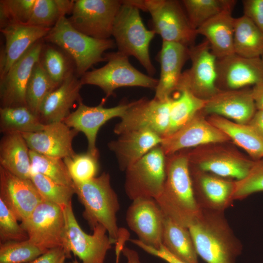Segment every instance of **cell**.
Segmentation results:
<instances>
[{"label": "cell", "mask_w": 263, "mask_h": 263, "mask_svg": "<svg viewBox=\"0 0 263 263\" xmlns=\"http://www.w3.org/2000/svg\"><path fill=\"white\" fill-rule=\"evenodd\" d=\"M166 156L160 145L148 152L126 171L125 190L131 200L156 199L165 183Z\"/></svg>", "instance_id": "9"}, {"label": "cell", "mask_w": 263, "mask_h": 263, "mask_svg": "<svg viewBox=\"0 0 263 263\" xmlns=\"http://www.w3.org/2000/svg\"><path fill=\"white\" fill-rule=\"evenodd\" d=\"M162 244L173 255L187 263H199L188 228L165 217Z\"/></svg>", "instance_id": "31"}, {"label": "cell", "mask_w": 263, "mask_h": 263, "mask_svg": "<svg viewBox=\"0 0 263 263\" xmlns=\"http://www.w3.org/2000/svg\"><path fill=\"white\" fill-rule=\"evenodd\" d=\"M248 124L263 137V110H257Z\"/></svg>", "instance_id": "50"}, {"label": "cell", "mask_w": 263, "mask_h": 263, "mask_svg": "<svg viewBox=\"0 0 263 263\" xmlns=\"http://www.w3.org/2000/svg\"><path fill=\"white\" fill-rule=\"evenodd\" d=\"M229 139L225 133L198 113L176 132L162 137L160 145L167 156L186 148L222 143Z\"/></svg>", "instance_id": "18"}, {"label": "cell", "mask_w": 263, "mask_h": 263, "mask_svg": "<svg viewBox=\"0 0 263 263\" xmlns=\"http://www.w3.org/2000/svg\"><path fill=\"white\" fill-rule=\"evenodd\" d=\"M171 102L170 97L164 100L143 97L131 102L115 126L114 132L120 135L132 131L149 130L164 137L169 127Z\"/></svg>", "instance_id": "12"}, {"label": "cell", "mask_w": 263, "mask_h": 263, "mask_svg": "<svg viewBox=\"0 0 263 263\" xmlns=\"http://www.w3.org/2000/svg\"><path fill=\"white\" fill-rule=\"evenodd\" d=\"M75 194L83 205L84 218L92 230L98 225L106 229L113 244H115L121 233L116 215L120 209L117 196L111 186L110 176L103 172L90 180L73 182Z\"/></svg>", "instance_id": "3"}, {"label": "cell", "mask_w": 263, "mask_h": 263, "mask_svg": "<svg viewBox=\"0 0 263 263\" xmlns=\"http://www.w3.org/2000/svg\"><path fill=\"white\" fill-rule=\"evenodd\" d=\"M198 256L207 263H236L243 245L224 212L201 209L188 227Z\"/></svg>", "instance_id": "2"}, {"label": "cell", "mask_w": 263, "mask_h": 263, "mask_svg": "<svg viewBox=\"0 0 263 263\" xmlns=\"http://www.w3.org/2000/svg\"><path fill=\"white\" fill-rule=\"evenodd\" d=\"M251 94L257 110H263V83L253 86Z\"/></svg>", "instance_id": "49"}, {"label": "cell", "mask_w": 263, "mask_h": 263, "mask_svg": "<svg viewBox=\"0 0 263 263\" xmlns=\"http://www.w3.org/2000/svg\"><path fill=\"white\" fill-rule=\"evenodd\" d=\"M189 59V47L180 43L162 41L157 55L160 65V75L156 87L154 98L164 100L177 91L182 69Z\"/></svg>", "instance_id": "23"}, {"label": "cell", "mask_w": 263, "mask_h": 263, "mask_svg": "<svg viewBox=\"0 0 263 263\" xmlns=\"http://www.w3.org/2000/svg\"><path fill=\"white\" fill-rule=\"evenodd\" d=\"M203 110L244 124L249 122L257 111L251 89L220 91L207 100Z\"/></svg>", "instance_id": "25"}, {"label": "cell", "mask_w": 263, "mask_h": 263, "mask_svg": "<svg viewBox=\"0 0 263 263\" xmlns=\"http://www.w3.org/2000/svg\"><path fill=\"white\" fill-rule=\"evenodd\" d=\"M44 38L61 47L73 57L76 73L81 76L94 65L106 60L104 53L116 47L113 39H97L78 31L65 16L59 18Z\"/></svg>", "instance_id": "5"}, {"label": "cell", "mask_w": 263, "mask_h": 263, "mask_svg": "<svg viewBox=\"0 0 263 263\" xmlns=\"http://www.w3.org/2000/svg\"><path fill=\"white\" fill-rule=\"evenodd\" d=\"M51 28L12 24L0 29L5 40L0 53V78L35 43L45 38Z\"/></svg>", "instance_id": "22"}, {"label": "cell", "mask_w": 263, "mask_h": 263, "mask_svg": "<svg viewBox=\"0 0 263 263\" xmlns=\"http://www.w3.org/2000/svg\"><path fill=\"white\" fill-rule=\"evenodd\" d=\"M41 62L51 79L58 87L70 72L63 54L52 47L46 49Z\"/></svg>", "instance_id": "45"}, {"label": "cell", "mask_w": 263, "mask_h": 263, "mask_svg": "<svg viewBox=\"0 0 263 263\" xmlns=\"http://www.w3.org/2000/svg\"><path fill=\"white\" fill-rule=\"evenodd\" d=\"M166 171L162 191L155 200L166 217L188 228L201 211L194 194L188 155L166 156Z\"/></svg>", "instance_id": "1"}, {"label": "cell", "mask_w": 263, "mask_h": 263, "mask_svg": "<svg viewBox=\"0 0 263 263\" xmlns=\"http://www.w3.org/2000/svg\"><path fill=\"white\" fill-rule=\"evenodd\" d=\"M254 162V160L227 154L213 155L196 161L189 160V163H195V167L201 170L223 178H235L236 181L242 180L247 175Z\"/></svg>", "instance_id": "30"}, {"label": "cell", "mask_w": 263, "mask_h": 263, "mask_svg": "<svg viewBox=\"0 0 263 263\" xmlns=\"http://www.w3.org/2000/svg\"><path fill=\"white\" fill-rule=\"evenodd\" d=\"M122 253L127 260V263H141L137 252L127 247H124Z\"/></svg>", "instance_id": "52"}, {"label": "cell", "mask_w": 263, "mask_h": 263, "mask_svg": "<svg viewBox=\"0 0 263 263\" xmlns=\"http://www.w3.org/2000/svg\"><path fill=\"white\" fill-rule=\"evenodd\" d=\"M47 251L28 239L0 243V263H30Z\"/></svg>", "instance_id": "39"}, {"label": "cell", "mask_w": 263, "mask_h": 263, "mask_svg": "<svg viewBox=\"0 0 263 263\" xmlns=\"http://www.w3.org/2000/svg\"><path fill=\"white\" fill-rule=\"evenodd\" d=\"M165 216L156 200L140 198L132 200L126 215L129 228L142 243L159 248L162 245Z\"/></svg>", "instance_id": "14"}, {"label": "cell", "mask_w": 263, "mask_h": 263, "mask_svg": "<svg viewBox=\"0 0 263 263\" xmlns=\"http://www.w3.org/2000/svg\"><path fill=\"white\" fill-rule=\"evenodd\" d=\"M40 40L32 45L0 78L1 107L26 106V90L35 64L40 58Z\"/></svg>", "instance_id": "15"}, {"label": "cell", "mask_w": 263, "mask_h": 263, "mask_svg": "<svg viewBox=\"0 0 263 263\" xmlns=\"http://www.w3.org/2000/svg\"><path fill=\"white\" fill-rule=\"evenodd\" d=\"M98 158L87 151L63 160L73 182H83L96 177L99 170Z\"/></svg>", "instance_id": "40"}, {"label": "cell", "mask_w": 263, "mask_h": 263, "mask_svg": "<svg viewBox=\"0 0 263 263\" xmlns=\"http://www.w3.org/2000/svg\"><path fill=\"white\" fill-rule=\"evenodd\" d=\"M57 7L61 17L65 16L67 14L72 13L75 0H54Z\"/></svg>", "instance_id": "51"}, {"label": "cell", "mask_w": 263, "mask_h": 263, "mask_svg": "<svg viewBox=\"0 0 263 263\" xmlns=\"http://www.w3.org/2000/svg\"><path fill=\"white\" fill-rule=\"evenodd\" d=\"M60 17L54 0H36L26 24L51 28Z\"/></svg>", "instance_id": "44"}, {"label": "cell", "mask_w": 263, "mask_h": 263, "mask_svg": "<svg viewBox=\"0 0 263 263\" xmlns=\"http://www.w3.org/2000/svg\"><path fill=\"white\" fill-rule=\"evenodd\" d=\"M140 10L132 0H123L114 20L112 36L117 51L135 57L151 76L156 70L151 61L149 46L155 33L145 27Z\"/></svg>", "instance_id": "4"}, {"label": "cell", "mask_w": 263, "mask_h": 263, "mask_svg": "<svg viewBox=\"0 0 263 263\" xmlns=\"http://www.w3.org/2000/svg\"><path fill=\"white\" fill-rule=\"evenodd\" d=\"M178 91L177 97H171L169 127L164 137L171 135L186 124L204 109L208 100L199 98L187 90Z\"/></svg>", "instance_id": "34"}, {"label": "cell", "mask_w": 263, "mask_h": 263, "mask_svg": "<svg viewBox=\"0 0 263 263\" xmlns=\"http://www.w3.org/2000/svg\"><path fill=\"white\" fill-rule=\"evenodd\" d=\"M234 50L247 58L263 55V32L244 15L234 19Z\"/></svg>", "instance_id": "32"}, {"label": "cell", "mask_w": 263, "mask_h": 263, "mask_svg": "<svg viewBox=\"0 0 263 263\" xmlns=\"http://www.w3.org/2000/svg\"><path fill=\"white\" fill-rule=\"evenodd\" d=\"M29 153L31 175L40 173L56 183L74 187L73 181L63 159L45 155L30 150Z\"/></svg>", "instance_id": "37"}, {"label": "cell", "mask_w": 263, "mask_h": 263, "mask_svg": "<svg viewBox=\"0 0 263 263\" xmlns=\"http://www.w3.org/2000/svg\"><path fill=\"white\" fill-rule=\"evenodd\" d=\"M65 228L62 247L68 258L71 253L82 263H104L107 252L113 244L106 229L98 225L92 234L85 232L79 225L74 213L72 204L63 208Z\"/></svg>", "instance_id": "8"}, {"label": "cell", "mask_w": 263, "mask_h": 263, "mask_svg": "<svg viewBox=\"0 0 263 263\" xmlns=\"http://www.w3.org/2000/svg\"><path fill=\"white\" fill-rule=\"evenodd\" d=\"M263 191V158L254 161L247 175L235 181L233 192V200H242L251 194Z\"/></svg>", "instance_id": "42"}, {"label": "cell", "mask_w": 263, "mask_h": 263, "mask_svg": "<svg viewBox=\"0 0 263 263\" xmlns=\"http://www.w3.org/2000/svg\"><path fill=\"white\" fill-rule=\"evenodd\" d=\"M232 10L226 9L222 11L196 30L197 35L206 38L212 53L217 59L235 54V18L232 16Z\"/></svg>", "instance_id": "27"}, {"label": "cell", "mask_w": 263, "mask_h": 263, "mask_svg": "<svg viewBox=\"0 0 263 263\" xmlns=\"http://www.w3.org/2000/svg\"><path fill=\"white\" fill-rule=\"evenodd\" d=\"M13 212L0 199V243L28 239L27 232Z\"/></svg>", "instance_id": "43"}, {"label": "cell", "mask_w": 263, "mask_h": 263, "mask_svg": "<svg viewBox=\"0 0 263 263\" xmlns=\"http://www.w3.org/2000/svg\"><path fill=\"white\" fill-rule=\"evenodd\" d=\"M20 225L36 245L47 250L62 247L65 218L62 207L43 200Z\"/></svg>", "instance_id": "13"}, {"label": "cell", "mask_w": 263, "mask_h": 263, "mask_svg": "<svg viewBox=\"0 0 263 263\" xmlns=\"http://www.w3.org/2000/svg\"><path fill=\"white\" fill-rule=\"evenodd\" d=\"M130 241L148 253L159 258L168 263H187L171 254L163 244L159 248H155L142 243L138 239H131Z\"/></svg>", "instance_id": "47"}, {"label": "cell", "mask_w": 263, "mask_h": 263, "mask_svg": "<svg viewBox=\"0 0 263 263\" xmlns=\"http://www.w3.org/2000/svg\"><path fill=\"white\" fill-rule=\"evenodd\" d=\"M162 137L149 130L123 133L108 144L114 152L121 170L126 171L154 147L160 145Z\"/></svg>", "instance_id": "26"}, {"label": "cell", "mask_w": 263, "mask_h": 263, "mask_svg": "<svg viewBox=\"0 0 263 263\" xmlns=\"http://www.w3.org/2000/svg\"><path fill=\"white\" fill-rule=\"evenodd\" d=\"M194 196L201 209L225 212L233 202L235 181L189 167Z\"/></svg>", "instance_id": "19"}, {"label": "cell", "mask_w": 263, "mask_h": 263, "mask_svg": "<svg viewBox=\"0 0 263 263\" xmlns=\"http://www.w3.org/2000/svg\"><path fill=\"white\" fill-rule=\"evenodd\" d=\"M31 180L43 200L62 208L72 203L74 187L59 184L40 173H33Z\"/></svg>", "instance_id": "38"}, {"label": "cell", "mask_w": 263, "mask_h": 263, "mask_svg": "<svg viewBox=\"0 0 263 263\" xmlns=\"http://www.w3.org/2000/svg\"><path fill=\"white\" fill-rule=\"evenodd\" d=\"M217 73L219 90L220 87L221 91L244 89L263 83V60L233 54L217 59Z\"/></svg>", "instance_id": "17"}, {"label": "cell", "mask_w": 263, "mask_h": 263, "mask_svg": "<svg viewBox=\"0 0 263 263\" xmlns=\"http://www.w3.org/2000/svg\"><path fill=\"white\" fill-rule=\"evenodd\" d=\"M29 150L20 133H4L0 142V166L16 176L30 179Z\"/></svg>", "instance_id": "28"}, {"label": "cell", "mask_w": 263, "mask_h": 263, "mask_svg": "<svg viewBox=\"0 0 263 263\" xmlns=\"http://www.w3.org/2000/svg\"><path fill=\"white\" fill-rule=\"evenodd\" d=\"M140 10L150 15L152 30L163 41L175 42L190 47L194 45L196 30L191 26L185 11L176 0H132Z\"/></svg>", "instance_id": "7"}, {"label": "cell", "mask_w": 263, "mask_h": 263, "mask_svg": "<svg viewBox=\"0 0 263 263\" xmlns=\"http://www.w3.org/2000/svg\"><path fill=\"white\" fill-rule=\"evenodd\" d=\"M261 57H262V59L263 60V55Z\"/></svg>", "instance_id": "55"}, {"label": "cell", "mask_w": 263, "mask_h": 263, "mask_svg": "<svg viewBox=\"0 0 263 263\" xmlns=\"http://www.w3.org/2000/svg\"><path fill=\"white\" fill-rule=\"evenodd\" d=\"M57 87L48 75L39 60L35 64L27 85V106L38 116L40 107L45 98Z\"/></svg>", "instance_id": "36"}, {"label": "cell", "mask_w": 263, "mask_h": 263, "mask_svg": "<svg viewBox=\"0 0 263 263\" xmlns=\"http://www.w3.org/2000/svg\"><path fill=\"white\" fill-rule=\"evenodd\" d=\"M123 2L119 0H75L72 15L68 19L75 29L87 36L109 39Z\"/></svg>", "instance_id": "11"}, {"label": "cell", "mask_w": 263, "mask_h": 263, "mask_svg": "<svg viewBox=\"0 0 263 263\" xmlns=\"http://www.w3.org/2000/svg\"><path fill=\"white\" fill-rule=\"evenodd\" d=\"M80 80L69 72L62 83L50 92L42 102L38 116L43 124L63 122L71 113L75 102L82 101Z\"/></svg>", "instance_id": "24"}, {"label": "cell", "mask_w": 263, "mask_h": 263, "mask_svg": "<svg viewBox=\"0 0 263 263\" xmlns=\"http://www.w3.org/2000/svg\"><path fill=\"white\" fill-rule=\"evenodd\" d=\"M45 127L38 116L26 106L0 108V131L3 134L35 132Z\"/></svg>", "instance_id": "33"}, {"label": "cell", "mask_w": 263, "mask_h": 263, "mask_svg": "<svg viewBox=\"0 0 263 263\" xmlns=\"http://www.w3.org/2000/svg\"><path fill=\"white\" fill-rule=\"evenodd\" d=\"M189 56L191 67L182 72L177 91L187 90L208 100L220 91L217 86V58L206 39L189 47Z\"/></svg>", "instance_id": "10"}, {"label": "cell", "mask_w": 263, "mask_h": 263, "mask_svg": "<svg viewBox=\"0 0 263 263\" xmlns=\"http://www.w3.org/2000/svg\"><path fill=\"white\" fill-rule=\"evenodd\" d=\"M189 23L196 30L206 22L226 9H233L234 0H183Z\"/></svg>", "instance_id": "35"}, {"label": "cell", "mask_w": 263, "mask_h": 263, "mask_svg": "<svg viewBox=\"0 0 263 263\" xmlns=\"http://www.w3.org/2000/svg\"><path fill=\"white\" fill-rule=\"evenodd\" d=\"M209 122L257 161L263 158V137L248 124H240L213 114Z\"/></svg>", "instance_id": "29"}, {"label": "cell", "mask_w": 263, "mask_h": 263, "mask_svg": "<svg viewBox=\"0 0 263 263\" xmlns=\"http://www.w3.org/2000/svg\"><path fill=\"white\" fill-rule=\"evenodd\" d=\"M120 254H115L116 256V263H120L119 259H120Z\"/></svg>", "instance_id": "53"}, {"label": "cell", "mask_w": 263, "mask_h": 263, "mask_svg": "<svg viewBox=\"0 0 263 263\" xmlns=\"http://www.w3.org/2000/svg\"><path fill=\"white\" fill-rule=\"evenodd\" d=\"M105 101V98L103 99L96 106H88L81 101L77 109L63 121L71 128L85 134L88 142L87 152L98 157L99 153L96 141L99 130L112 118L121 117L130 105L123 101L116 106L106 108L104 106Z\"/></svg>", "instance_id": "16"}, {"label": "cell", "mask_w": 263, "mask_h": 263, "mask_svg": "<svg viewBox=\"0 0 263 263\" xmlns=\"http://www.w3.org/2000/svg\"><path fill=\"white\" fill-rule=\"evenodd\" d=\"M107 63L103 67L88 71L82 76L83 85L99 87L106 97L113 94L114 91L122 87H141L155 89L158 79L146 75L135 68L129 56L117 51L105 55Z\"/></svg>", "instance_id": "6"}, {"label": "cell", "mask_w": 263, "mask_h": 263, "mask_svg": "<svg viewBox=\"0 0 263 263\" xmlns=\"http://www.w3.org/2000/svg\"><path fill=\"white\" fill-rule=\"evenodd\" d=\"M78 132L63 122L46 124L40 131L20 133L29 150L55 158H64L75 155L73 141Z\"/></svg>", "instance_id": "21"}, {"label": "cell", "mask_w": 263, "mask_h": 263, "mask_svg": "<svg viewBox=\"0 0 263 263\" xmlns=\"http://www.w3.org/2000/svg\"><path fill=\"white\" fill-rule=\"evenodd\" d=\"M80 263L79 262H78L76 259H75L74 261H73L72 263Z\"/></svg>", "instance_id": "54"}, {"label": "cell", "mask_w": 263, "mask_h": 263, "mask_svg": "<svg viewBox=\"0 0 263 263\" xmlns=\"http://www.w3.org/2000/svg\"><path fill=\"white\" fill-rule=\"evenodd\" d=\"M244 16L263 32V0L242 1Z\"/></svg>", "instance_id": "46"}, {"label": "cell", "mask_w": 263, "mask_h": 263, "mask_svg": "<svg viewBox=\"0 0 263 263\" xmlns=\"http://www.w3.org/2000/svg\"><path fill=\"white\" fill-rule=\"evenodd\" d=\"M68 258L62 246L50 249L30 263H65Z\"/></svg>", "instance_id": "48"}, {"label": "cell", "mask_w": 263, "mask_h": 263, "mask_svg": "<svg viewBox=\"0 0 263 263\" xmlns=\"http://www.w3.org/2000/svg\"><path fill=\"white\" fill-rule=\"evenodd\" d=\"M0 199L21 222L43 200L31 179L16 176L0 166Z\"/></svg>", "instance_id": "20"}, {"label": "cell", "mask_w": 263, "mask_h": 263, "mask_svg": "<svg viewBox=\"0 0 263 263\" xmlns=\"http://www.w3.org/2000/svg\"><path fill=\"white\" fill-rule=\"evenodd\" d=\"M36 0H1L0 29L12 24H27Z\"/></svg>", "instance_id": "41"}]
</instances>
